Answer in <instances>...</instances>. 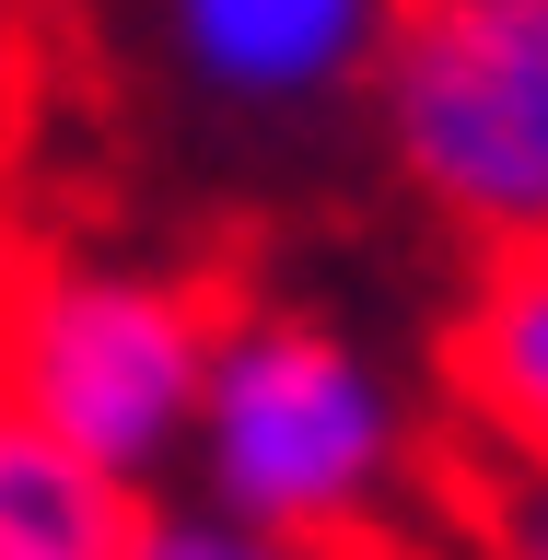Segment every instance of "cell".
<instances>
[{
  "label": "cell",
  "mask_w": 548,
  "mask_h": 560,
  "mask_svg": "<svg viewBox=\"0 0 548 560\" xmlns=\"http://www.w3.org/2000/svg\"><path fill=\"white\" fill-rule=\"evenodd\" d=\"M222 315H234L222 269L0 234V409H24L35 432H59L152 502V479L187 467Z\"/></svg>",
  "instance_id": "cell-2"
},
{
  "label": "cell",
  "mask_w": 548,
  "mask_h": 560,
  "mask_svg": "<svg viewBox=\"0 0 548 560\" xmlns=\"http://www.w3.org/2000/svg\"><path fill=\"white\" fill-rule=\"evenodd\" d=\"M187 502L269 537L420 560V525L444 514V467H432V420L339 315L234 292L187 432Z\"/></svg>",
  "instance_id": "cell-1"
},
{
  "label": "cell",
  "mask_w": 548,
  "mask_h": 560,
  "mask_svg": "<svg viewBox=\"0 0 548 560\" xmlns=\"http://www.w3.org/2000/svg\"><path fill=\"white\" fill-rule=\"evenodd\" d=\"M140 514L152 502L129 479H105L94 455H70L59 432L0 409V560H129Z\"/></svg>",
  "instance_id": "cell-6"
},
{
  "label": "cell",
  "mask_w": 548,
  "mask_h": 560,
  "mask_svg": "<svg viewBox=\"0 0 548 560\" xmlns=\"http://www.w3.org/2000/svg\"><path fill=\"white\" fill-rule=\"evenodd\" d=\"M129 560H409V549H327V537H269V525H234L210 502H152L129 537Z\"/></svg>",
  "instance_id": "cell-7"
},
{
  "label": "cell",
  "mask_w": 548,
  "mask_h": 560,
  "mask_svg": "<svg viewBox=\"0 0 548 560\" xmlns=\"http://www.w3.org/2000/svg\"><path fill=\"white\" fill-rule=\"evenodd\" d=\"M467 514H479V560H548V479H525V467H490Z\"/></svg>",
  "instance_id": "cell-8"
},
{
  "label": "cell",
  "mask_w": 548,
  "mask_h": 560,
  "mask_svg": "<svg viewBox=\"0 0 548 560\" xmlns=\"http://www.w3.org/2000/svg\"><path fill=\"white\" fill-rule=\"evenodd\" d=\"M374 140L467 257H548V0H420Z\"/></svg>",
  "instance_id": "cell-3"
},
{
  "label": "cell",
  "mask_w": 548,
  "mask_h": 560,
  "mask_svg": "<svg viewBox=\"0 0 548 560\" xmlns=\"http://www.w3.org/2000/svg\"><path fill=\"white\" fill-rule=\"evenodd\" d=\"M432 374H444V420L490 467L548 479V257H479L467 269L444 339H432Z\"/></svg>",
  "instance_id": "cell-5"
},
{
  "label": "cell",
  "mask_w": 548,
  "mask_h": 560,
  "mask_svg": "<svg viewBox=\"0 0 548 560\" xmlns=\"http://www.w3.org/2000/svg\"><path fill=\"white\" fill-rule=\"evenodd\" d=\"M409 12L420 0H117L152 105L234 152H292L374 105Z\"/></svg>",
  "instance_id": "cell-4"
}]
</instances>
